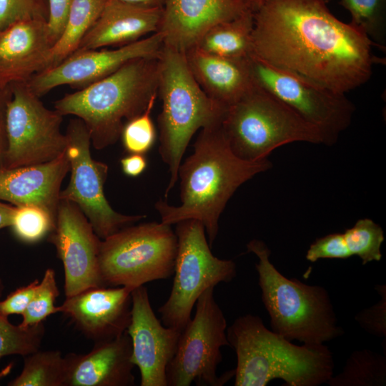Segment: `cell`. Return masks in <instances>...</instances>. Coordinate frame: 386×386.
<instances>
[{"instance_id": "6da1fadb", "label": "cell", "mask_w": 386, "mask_h": 386, "mask_svg": "<svg viewBox=\"0 0 386 386\" xmlns=\"http://www.w3.org/2000/svg\"><path fill=\"white\" fill-rule=\"evenodd\" d=\"M324 0H264L253 13L252 53L264 63L345 94L370 79L375 46L337 19Z\"/></svg>"}, {"instance_id": "7a4b0ae2", "label": "cell", "mask_w": 386, "mask_h": 386, "mask_svg": "<svg viewBox=\"0 0 386 386\" xmlns=\"http://www.w3.org/2000/svg\"><path fill=\"white\" fill-rule=\"evenodd\" d=\"M272 167L268 158L249 162L237 157L222 125L202 129L193 153L179 167L180 205H169L163 199L155 204L161 222L172 225L198 220L212 247L218 234L219 219L231 197L242 184Z\"/></svg>"}, {"instance_id": "3957f363", "label": "cell", "mask_w": 386, "mask_h": 386, "mask_svg": "<svg viewBox=\"0 0 386 386\" xmlns=\"http://www.w3.org/2000/svg\"><path fill=\"white\" fill-rule=\"evenodd\" d=\"M227 337L237 355L235 386H265L275 379L287 386H319L333 375L327 346L295 345L268 330L257 315L237 317L227 328Z\"/></svg>"}, {"instance_id": "277c9868", "label": "cell", "mask_w": 386, "mask_h": 386, "mask_svg": "<svg viewBox=\"0 0 386 386\" xmlns=\"http://www.w3.org/2000/svg\"><path fill=\"white\" fill-rule=\"evenodd\" d=\"M159 56L133 59L110 75L54 102L62 116L83 121L96 149L115 144L125 123L157 99Z\"/></svg>"}, {"instance_id": "5b68a950", "label": "cell", "mask_w": 386, "mask_h": 386, "mask_svg": "<svg viewBox=\"0 0 386 386\" xmlns=\"http://www.w3.org/2000/svg\"><path fill=\"white\" fill-rule=\"evenodd\" d=\"M158 94L162 111L157 117L159 152L167 164V196L178 180L182 157L199 129L222 125L227 107L210 99L202 89L187 65L184 52L163 45L159 56Z\"/></svg>"}, {"instance_id": "8992f818", "label": "cell", "mask_w": 386, "mask_h": 386, "mask_svg": "<svg viewBox=\"0 0 386 386\" xmlns=\"http://www.w3.org/2000/svg\"><path fill=\"white\" fill-rule=\"evenodd\" d=\"M247 249L258 258V284L273 332L307 345L324 344L344 334L325 287L284 276L270 261L271 251L262 240L252 239Z\"/></svg>"}, {"instance_id": "52a82bcc", "label": "cell", "mask_w": 386, "mask_h": 386, "mask_svg": "<svg viewBox=\"0 0 386 386\" xmlns=\"http://www.w3.org/2000/svg\"><path fill=\"white\" fill-rule=\"evenodd\" d=\"M222 129L232 152L249 162L267 159L289 143L324 144L316 127L254 83L228 108Z\"/></svg>"}, {"instance_id": "ba28073f", "label": "cell", "mask_w": 386, "mask_h": 386, "mask_svg": "<svg viewBox=\"0 0 386 386\" xmlns=\"http://www.w3.org/2000/svg\"><path fill=\"white\" fill-rule=\"evenodd\" d=\"M177 237L171 225H129L102 239L99 253L104 287L136 288L174 274Z\"/></svg>"}, {"instance_id": "9c48e42d", "label": "cell", "mask_w": 386, "mask_h": 386, "mask_svg": "<svg viewBox=\"0 0 386 386\" xmlns=\"http://www.w3.org/2000/svg\"><path fill=\"white\" fill-rule=\"evenodd\" d=\"M177 250L174 281L167 300L158 309L161 322L184 330L191 321L197 299L207 288L231 282L237 274L235 263L213 255L203 224L196 219L177 223Z\"/></svg>"}, {"instance_id": "30bf717a", "label": "cell", "mask_w": 386, "mask_h": 386, "mask_svg": "<svg viewBox=\"0 0 386 386\" xmlns=\"http://www.w3.org/2000/svg\"><path fill=\"white\" fill-rule=\"evenodd\" d=\"M213 287L196 302L193 319L181 332L167 371V386H222L234 375V370L221 376L217 369L222 361L220 348L229 345L227 320L214 297Z\"/></svg>"}, {"instance_id": "8fae6325", "label": "cell", "mask_w": 386, "mask_h": 386, "mask_svg": "<svg viewBox=\"0 0 386 386\" xmlns=\"http://www.w3.org/2000/svg\"><path fill=\"white\" fill-rule=\"evenodd\" d=\"M12 96L6 109L7 147L2 169L50 162L66 151L61 130L63 117L47 109L26 81L10 84Z\"/></svg>"}, {"instance_id": "7c38bea8", "label": "cell", "mask_w": 386, "mask_h": 386, "mask_svg": "<svg viewBox=\"0 0 386 386\" xmlns=\"http://www.w3.org/2000/svg\"><path fill=\"white\" fill-rule=\"evenodd\" d=\"M65 135L71 177L67 187L60 192V199L74 203L102 240L145 218L120 214L110 206L104 192L108 166L92 158L91 139L83 121L71 119Z\"/></svg>"}, {"instance_id": "4fadbf2b", "label": "cell", "mask_w": 386, "mask_h": 386, "mask_svg": "<svg viewBox=\"0 0 386 386\" xmlns=\"http://www.w3.org/2000/svg\"><path fill=\"white\" fill-rule=\"evenodd\" d=\"M249 65L254 83L316 127L324 144H334L350 126L355 107L345 94L302 79L252 55Z\"/></svg>"}, {"instance_id": "5bb4252c", "label": "cell", "mask_w": 386, "mask_h": 386, "mask_svg": "<svg viewBox=\"0 0 386 386\" xmlns=\"http://www.w3.org/2000/svg\"><path fill=\"white\" fill-rule=\"evenodd\" d=\"M163 45V35L157 31L116 49L76 50L56 66L34 74L26 83L39 97L62 85L81 89L133 59L159 56Z\"/></svg>"}, {"instance_id": "9a60e30c", "label": "cell", "mask_w": 386, "mask_h": 386, "mask_svg": "<svg viewBox=\"0 0 386 386\" xmlns=\"http://www.w3.org/2000/svg\"><path fill=\"white\" fill-rule=\"evenodd\" d=\"M48 242L54 244L64 271L66 297L103 285L99 265L102 239L73 202L61 199Z\"/></svg>"}, {"instance_id": "2e32d148", "label": "cell", "mask_w": 386, "mask_h": 386, "mask_svg": "<svg viewBox=\"0 0 386 386\" xmlns=\"http://www.w3.org/2000/svg\"><path fill=\"white\" fill-rule=\"evenodd\" d=\"M132 317L127 332L132 345V361L141 375V386H167L166 371L181 332L162 325L150 305L148 290L132 291Z\"/></svg>"}, {"instance_id": "e0dca14e", "label": "cell", "mask_w": 386, "mask_h": 386, "mask_svg": "<svg viewBox=\"0 0 386 386\" xmlns=\"http://www.w3.org/2000/svg\"><path fill=\"white\" fill-rule=\"evenodd\" d=\"M130 287H97L66 297L57 312L69 317L87 338L109 340L127 331L132 317Z\"/></svg>"}, {"instance_id": "ac0fdd59", "label": "cell", "mask_w": 386, "mask_h": 386, "mask_svg": "<svg viewBox=\"0 0 386 386\" xmlns=\"http://www.w3.org/2000/svg\"><path fill=\"white\" fill-rule=\"evenodd\" d=\"M246 11L241 0H164L159 31L164 45L185 52L210 27Z\"/></svg>"}, {"instance_id": "d6986e66", "label": "cell", "mask_w": 386, "mask_h": 386, "mask_svg": "<svg viewBox=\"0 0 386 386\" xmlns=\"http://www.w3.org/2000/svg\"><path fill=\"white\" fill-rule=\"evenodd\" d=\"M53 46L46 21H19L0 30V86L46 69Z\"/></svg>"}, {"instance_id": "ffe728a7", "label": "cell", "mask_w": 386, "mask_h": 386, "mask_svg": "<svg viewBox=\"0 0 386 386\" xmlns=\"http://www.w3.org/2000/svg\"><path fill=\"white\" fill-rule=\"evenodd\" d=\"M70 169L66 151L45 163L0 169V200L15 207L36 205L56 220L61 183Z\"/></svg>"}, {"instance_id": "44dd1931", "label": "cell", "mask_w": 386, "mask_h": 386, "mask_svg": "<svg viewBox=\"0 0 386 386\" xmlns=\"http://www.w3.org/2000/svg\"><path fill=\"white\" fill-rule=\"evenodd\" d=\"M127 332L116 338L95 342L87 354L71 353L67 386H132L135 366Z\"/></svg>"}, {"instance_id": "7402d4cb", "label": "cell", "mask_w": 386, "mask_h": 386, "mask_svg": "<svg viewBox=\"0 0 386 386\" xmlns=\"http://www.w3.org/2000/svg\"><path fill=\"white\" fill-rule=\"evenodd\" d=\"M162 16V8L107 0L99 17L76 50L122 46L133 43L149 33L159 31Z\"/></svg>"}, {"instance_id": "603a6c76", "label": "cell", "mask_w": 386, "mask_h": 386, "mask_svg": "<svg viewBox=\"0 0 386 386\" xmlns=\"http://www.w3.org/2000/svg\"><path fill=\"white\" fill-rule=\"evenodd\" d=\"M184 54L192 74L204 93L227 108L254 85L249 56H218L195 48H191Z\"/></svg>"}, {"instance_id": "cb8c5ba5", "label": "cell", "mask_w": 386, "mask_h": 386, "mask_svg": "<svg viewBox=\"0 0 386 386\" xmlns=\"http://www.w3.org/2000/svg\"><path fill=\"white\" fill-rule=\"evenodd\" d=\"M385 240L382 228L372 219H360L342 233H331L315 239L313 251L318 259H348L357 256L362 264L382 258Z\"/></svg>"}, {"instance_id": "d4e9b609", "label": "cell", "mask_w": 386, "mask_h": 386, "mask_svg": "<svg viewBox=\"0 0 386 386\" xmlns=\"http://www.w3.org/2000/svg\"><path fill=\"white\" fill-rule=\"evenodd\" d=\"M253 26V13L246 11L234 19L219 22L210 27L192 48L218 56L249 57L252 53Z\"/></svg>"}, {"instance_id": "484cf974", "label": "cell", "mask_w": 386, "mask_h": 386, "mask_svg": "<svg viewBox=\"0 0 386 386\" xmlns=\"http://www.w3.org/2000/svg\"><path fill=\"white\" fill-rule=\"evenodd\" d=\"M107 1L71 0L64 29L51 50L46 69L56 66L76 51L83 37L99 17Z\"/></svg>"}, {"instance_id": "4316f807", "label": "cell", "mask_w": 386, "mask_h": 386, "mask_svg": "<svg viewBox=\"0 0 386 386\" xmlns=\"http://www.w3.org/2000/svg\"><path fill=\"white\" fill-rule=\"evenodd\" d=\"M71 353L64 357L59 350H38L24 356L21 374L9 386H67Z\"/></svg>"}, {"instance_id": "83f0119b", "label": "cell", "mask_w": 386, "mask_h": 386, "mask_svg": "<svg viewBox=\"0 0 386 386\" xmlns=\"http://www.w3.org/2000/svg\"><path fill=\"white\" fill-rule=\"evenodd\" d=\"M330 386H385L386 385V354L369 349L354 351L341 372L332 375Z\"/></svg>"}, {"instance_id": "f1b7e54d", "label": "cell", "mask_w": 386, "mask_h": 386, "mask_svg": "<svg viewBox=\"0 0 386 386\" xmlns=\"http://www.w3.org/2000/svg\"><path fill=\"white\" fill-rule=\"evenodd\" d=\"M351 14L350 24L385 51L386 0H340Z\"/></svg>"}, {"instance_id": "f546056e", "label": "cell", "mask_w": 386, "mask_h": 386, "mask_svg": "<svg viewBox=\"0 0 386 386\" xmlns=\"http://www.w3.org/2000/svg\"><path fill=\"white\" fill-rule=\"evenodd\" d=\"M4 289L0 279V298ZM45 333L44 322L29 327L11 324L0 313V359L8 355L26 356L39 350Z\"/></svg>"}, {"instance_id": "4dcf8cb0", "label": "cell", "mask_w": 386, "mask_h": 386, "mask_svg": "<svg viewBox=\"0 0 386 386\" xmlns=\"http://www.w3.org/2000/svg\"><path fill=\"white\" fill-rule=\"evenodd\" d=\"M56 220L43 208L36 205L16 207L10 227L21 241L33 244L48 236L54 229Z\"/></svg>"}, {"instance_id": "1f68e13d", "label": "cell", "mask_w": 386, "mask_h": 386, "mask_svg": "<svg viewBox=\"0 0 386 386\" xmlns=\"http://www.w3.org/2000/svg\"><path fill=\"white\" fill-rule=\"evenodd\" d=\"M59 292L56 281L54 269L48 268L44 272L43 278L37 284L34 296L22 315V327H29L43 322L52 314L57 313L55 302Z\"/></svg>"}, {"instance_id": "d6a6232c", "label": "cell", "mask_w": 386, "mask_h": 386, "mask_svg": "<svg viewBox=\"0 0 386 386\" xmlns=\"http://www.w3.org/2000/svg\"><path fill=\"white\" fill-rule=\"evenodd\" d=\"M155 101L153 99L143 113L127 122L122 129V144L129 154H144L155 142L156 129L150 116Z\"/></svg>"}, {"instance_id": "836d02e7", "label": "cell", "mask_w": 386, "mask_h": 386, "mask_svg": "<svg viewBox=\"0 0 386 386\" xmlns=\"http://www.w3.org/2000/svg\"><path fill=\"white\" fill-rule=\"evenodd\" d=\"M48 18L47 0H0V30L19 21Z\"/></svg>"}, {"instance_id": "e575fe53", "label": "cell", "mask_w": 386, "mask_h": 386, "mask_svg": "<svg viewBox=\"0 0 386 386\" xmlns=\"http://www.w3.org/2000/svg\"><path fill=\"white\" fill-rule=\"evenodd\" d=\"M376 290L381 298L378 302L358 312L355 319L367 332L378 337H386V285L377 284Z\"/></svg>"}, {"instance_id": "d590c367", "label": "cell", "mask_w": 386, "mask_h": 386, "mask_svg": "<svg viewBox=\"0 0 386 386\" xmlns=\"http://www.w3.org/2000/svg\"><path fill=\"white\" fill-rule=\"evenodd\" d=\"M39 282V279H36L29 284L17 288L4 300H0V313L6 317L11 315H22L29 306Z\"/></svg>"}, {"instance_id": "8d00e7d4", "label": "cell", "mask_w": 386, "mask_h": 386, "mask_svg": "<svg viewBox=\"0 0 386 386\" xmlns=\"http://www.w3.org/2000/svg\"><path fill=\"white\" fill-rule=\"evenodd\" d=\"M47 1L49 6L47 25L51 41L54 44L64 29L71 0Z\"/></svg>"}, {"instance_id": "74e56055", "label": "cell", "mask_w": 386, "mask_h": 386, "mask_svg": "<svg viewBox=\"0 0 386 386\" xmlns=\"http://www.w3.org/2000/svg\"><path fill=\"white\" fill-rule=\"evenodd\" d=\"M12 92L11 86H0V169L3 167V162L7 147L6 117L8 104L11 99Z\"/></svg>"}, {"instance_id": "f35d334b", "label": "cell", "mask_w": 386, "mask_h": 386, "mask_svg": "<svg viewBox=\"0 0 386 386\" xmlns=\"http://www.w3.org/2000/svg\"><path fill=\"white\" fill-rule=\"evenodd\" d=\"M123 172L129 177H138L146 169L147 162L140 154H130L120 160Z\"/></svg>"}, {"instance_id": "ab89813d", "label": "cell", "mask_w": 386, "mask_h": 386, "mask_svg": "<svg viewBox=\"0 0 386 386\" xmlns=\"http://www.w3.org/2000/svg\"><path fill=\"white\" fill-rule=\"evenodd\" d=\"M16 207L0 202V229L11 227Z\"/></svg>"}, {"instance_id": "60d3db41", "label": "cell", "mask_w": 386, "mask_h": 386, "mask_svg": "<svg viewBox=\"0 0 386 386\" xmlns=\"http://www.w3.org/2000/svg\"><path fill=\"white\" fill-rule=\"evenodd\" d=\"M132 4L152 7V8H162L164 0H117Z\"/></svg>"}, {"instance_id": "b9f144b4", "label": "cell", "mask_w": 386, "mask_h": 386, "mask_svg": "<svg viewBox=\"0 0 386 386\" xmlns=\"http://www.w3.org/2000/svg\"><path fill=\"white\" fill-rule=\"evenodd\" d=\"M264 0H241L244 6L247 10L251 11H255ZM326 3H328L331 0H324Z\"/></svg>"}]
</instances>
